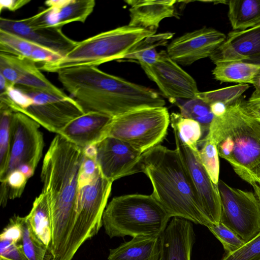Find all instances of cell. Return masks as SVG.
<instances>
[{"instance_id": "cell-4", "label": "cell", "mask_w": 260, "mask_h": 260, "mask_svg": "<svg viewBox=\"0 0 260 260\" xmlns=\"http://www.w3.org/2000/svg\"><path fill=\"white\" fill-rule=\"evenodd\" d=\"M241 98L214 117L206 135L215 143L219 156L252 186L260 176V120L249 115Z\"/></svg>"}, {"instance_id": "cell-20", "label": "cell", "mask_w": 260, "mask_h": 260, "mask_svg": "<svg viewBox=\"0 0 260 260\" xmlns=\"http://www.w3.org/2000/svg\"><path fill=\"white\" fill-rule=\"evenodd\" d=\"M130 6L128 25L154 33L164 19L175 16L174 0H127Z\"/></svg>"}, {"instance_id": "cell-6", "label": "cell", "mask_w": 260, "mask_h": 260, "mask_svg": "<svg viewBox=\"0 0 260 260\" xmlns=\"http://www.w3.org/2000/svg\"><path fill=\"white\" fill-rule=\"evenodd\" d=\"M155 33L128 25L102 32L83 41L60 59L43 63L40 69L58 71L79 67H95L114 60L123 59L134 46Z\"/></svg>"}, {"instance_id": "cell-44", "label": "cell", "mask_w": 260, "mask_h": 260, "mask_svg": "<svg viewBox=\"0 0 260 260\" xmlns=\"http://www.w3.org/2000/svg\"><path fill=\"white\" fill-rule=\"evenodd\" d=\"M22 172L28 179L31 177L35 173L34 170L30 166L27 164L21 165L18 169Z\"/></svg>"}, {"instance_id": "cell-49", "label": "cell", "mask_w": 260, "mask_h": 260, "mask_svg": "<svg viewBox=\"0 0 260 260\" xmlns=\"http://www.w3.org/2000/svg\"><path fill=\"white\" fill-rule=\"evenodd\" d=\"M258 178L260 179V176H259V177L258 178H256V179H258ZM256 179H255V180H256Z\"/></svg>"}, {"instance_id": "cell-32", "label": "cell", "mask_w": 260, "mask_h": 260, "mask_svg": "<svg viewBox=\"0 0 260 260\" xmlns=\"http://www.w3.org/2000/svg\"><path fill=\"white\" fill-rule=\"evenodd\" d=\"M170 101L176 104L183 117L197 121L202 126L203 133H208L214 117L208 103L197 96L182 102H179L176 99Z\"/></svg>"}, {"instance_id": "cell-9", "label": "cell", "mask_w": 260, "mask_h": 260, "mask_svg": "<svg viewBox=\"0 0 260 260\" xmlns=\"http://www.w3.org/2000/svg\"><path fill=\"white\" fill-rule=\"evenodd\" d=\"M218 188L220 222L247 242L260 232V205L255 194L232 187L220 179Z\"/></svg>"}, {"instance_id": "cell-18", "label": "cell", "mask_w": 260, "mask_h": 260, "mask_svg": "<svg viewBox=\"0 0 260 260\" xmlns=\"http://www.w3.org/2000/svg\"><path fill=\"white\" fill-rule=\"evenodd\" d=\"M159 240L158 260H191L195 235L190 221L173 217L160 236Z\"/></svg>"}, {"instance_id": "cell-45", "label": "cell", "mask_w": 260, "mask_h": 260, "mask_svg": "<svg viewBox=\"0 0 260 260\" xmlns=\"http://www.w3.org/2000/svg\"><path fill=\"white\" fill-rule=\"evenodd\" d=\"M15 86L10 83L2 75L0 74V95L4 94L8 88Z\"/></svg>"}, {"instance_id": "cell-10", "label": "cell", "mask_w": 260, "mask_h": 260, "mask_svg": "<svg viewBox=\"0 0 260 260\" xmlns=\"http://www.w3.org/2000/svg\"><path fill=\"white\" fill-rule=\"evenodd\" d=\"M31 99L22 113L51 132L59 134L71 121L85 112L73 98L60 96L25 86L16 85Z\"/></svg>"}, {"instance_id": "cell-12", "label": "cell", "mask_w": 260, "mask_h": 260, "mask_svg": "<svg viewBox=\"0 0 260 260\" xmlns=\"http://www.w3.org/2000/svg\"><path fill=\"white\" fill-rule=\"evenodd\" d=\"M40 126L26 115L14 112L11 121V148L7 177L10 173L23 164L28 165L36 170L44 146Z\"/></svg>"}, {"instance_id": "cell-48", "label": "cell", "mask_w": 260, "mask_h": 260, "mask_svg": "<svg viewBox=\"0 0 260 260\" xmlns=\"http://www.w3.org/2000/svg\"><path fill=\"white\" fill-rule=\"evenodd\" d=\"M256 183L260 184V179L258 178L255 180Z\"/></svg>"}, {"instance_id": "cell-34", "label": "cell", "mask_w": 260, "mask_h": 260, "mask_svg": "<svg viewBox=\"0 0 260 260\" xmlns=\"http://www.w3.org/2000/svg\"><path fill=\"white\" fill-rule=\"evenodd\" d=\"M38 45L13 34L0 30V52L30 59Z\"/></svg>"}, {"instance_id": "cell-7", "label": "cell", "mask_w": 260, "mask_h": 260, "mask_svg": "<svg viewBox=\"0 0 260 260\" xmlns=\"http://www.w3.org/2000/svg\"><path fill=\"white\" fill-rule=\"evenodd\" d=\"M170 123V115L165 107L139 109L112 117L101 141L114 138L143 153L162 142Z\"/></svg>"}, {"instance_id": "cell-24", "label": "cell", "mask_w": 260, "mask_h": 260, "mask_svg": "<svg viewBox=\"0 0 260 260\" xmlns=\"http://www.w3.org/2000/svg\"><path fill=\"white\" fill-rule=\"evenodd\" d=\"M25 217L35 234L52 252L50 211L44 192L42 191L36 198L31 210Z\"/></svg>"}, {"instance_id": "cell-13", "label": "cell", "mask_w": 260, "mask_h": 260, "mask_svg": "<svg viewBox=\"0 0 260 260\" xmlns=\"http://www.w3.org/2000/svg\"><path fill=\"white\" fill-rule=\"evenodd\" d=\"M141 67L164 96L170 100L194 99L200 92L194 79L173 60L165 50L159 52L154 63Z\"/></svg>"}, {"instance_id": "cell-17", "label": "cell", "mask_w": 260, "mask_h": 260, "mask_svg": "<svg viewBox=\"0 0 260 260\" xmlns=\"http://www.w3.org/2000/svg\"><path fill=\"white\" fill-rule=\"evenodd\" d=\"M210 58L214 64L240 61L260 68V24L244 30L230 31Z\"/></svg>"}, {"instance_id": "cell-41", "label": "cell", "mask_w": 260, "mask_h": 260, "mask_svg": "<svg viewBox=\"0 0 260 260\" xmlns=\"http://www.w3.org/2000/svg\"><path fill=\"white\" fill-rule=\"evenodd\" d=\"M210 105L211 112L214 117H218L223 115L227 109V106L220 102L213 103Z\"/></svg>"}, {"instance_id": "cell-29", "label": "cell", "mask_w": 260, "mask_h": 260, "mask_svg": "<svg viewBox=\"0 0 260 260\" xmlns=\"http://www.w3.org/2000/svg\"><path fill=\"white\" fill-rule=\"evenodd\" d=\"M14 112L6 104L0 102V181L6 186L11 148V121Z\"/></svg>"}, {"instance_id": "cell-8", "label": "cell", "mask_w": 260, "mask_h": 260, "mask_svg": "<svg viewBox=\"0 0 260 260\" xmlns=\"http://www.w3.org/2000/svg\"><path fill=\"white\" fill-rule=\"evenodd\" d=\"M112 183L100 170L91 181L78 185L75 221L63 260H72L81 245L98 233Z\"/></svg>"}, {"instance_id": "cell-1", "label": "cell", "mask_w": 260, "mask_h": 260, "mask_svg": "<svg viewBox=\"0 0 260 260\" xmlns=\"http://www.w3.org/2000/svg\"><path fill=\"white\" fill-rule=\"evenodd\" d=\"M83 157V148L57 134L43 160L42 191L50 208L53 260H63L74 225L78 179Z\"/></svg>"}, {"instance_id": "cell-5", "label": "cell", "mask_w": 260, "mask_h": 260, "mask_svg": "<svg viewBox=\"0 0 260 260\" xmlns=\"http://www.w3.org/2000/svg\"><path fill=\"white\" fill-rule=\"evenodd\" d=\"M171 218L151 194H131L113 198L106 206L102 222L111 238L159 237Z\"/></svg>"}, {"instance_id": "cell-23", "label": "cell", "mask_w": 260, "mask_h": 260, "mask_svg": "<svg viewBox=\"0 0 260 260\" xmlns=\"http://www.w3.org/2000/svg\"><path fill=\"white\" fill-rule=\"evenodd\" d=\"M36 63L27 58L17 56L13 57L12 64L16 78V85L25 86L60 96H68L46 78Z\"/></svg>"}, {"instance_id": "cell-25", "label": "cell", "mask_w": 260, "mask_h": 260, "mask_svg": "<svg viewBox=\"0 0 260 260\" xmlns=\"http://www.w3.org/2000/svg\"><path fill=\"white\" fill-rule=\"evenodd\" d=\"M228 5L233 30H244L260 24V0H231Z\"/></svg>"}, {"instance_id": "cell-28", "label": "cell", "mask_w": 260, "mask_h": 260, "mask_svg": "<svg viewBox=\"0 0 260 260\" xmlns=\"http://www.w3.org/2000/svg\"><path fill=\"white\" fill-rule=\"evenodd\" d=\"M173 35L172 32H162L148 36L136 44L123 59L136 60L140 66L151 64L159 56L156 48L165 45Z\"/></svg>"}, {"instance_id": "cell-42", "label": "cell", "mask_w": 260, "mask_h": 260, "mask_svg": "<svg viewBox=\"0 0 260 260\" xmlns=\"http://www.w3.org/2000/svg\"><path fill=\"white\" fill-rule=\"evenodd\" d=\"M252 84L254 87V90L249 99H260V69L254 77Z\"/></svg>"}, {"instance_id": "cell-22", "label": "cell", "mask_w": 260, "mask_h": 260, "mask_svg": "<svg viewBox=\"0 0 260 260\" xmlns=\"http://www.w3.org/2000/svg\"><path fill=\"white\" fill-rule=\"evenodd\" d=\"M159 255V237L137 236L110 249L108 259L158 260Z\"/></svg>"}, {"instance_id": "cell-15", "label": "cell", "mask_w": 260, "mask_h": 260, "mask_svg": "<svg viewBox=\"0 0 260 260\" xmlns=\"http://www.w3.org/2000/svg\"><path fill=\"white\" fill-rule=\"evenodd\" d=\"M226 38L214 28L204 27L174 39L168 45L166 51L177 64L188 66L199 59L210 58Z\"/></svg>"}, {"instance_id": "cell-11", "label": "cell", "mask_w": 260, "mask_h": 260, "mask_svg": "<svg viewBox=\"0 0 260 260\" xmlns=\"http://www.w3.org/2000/svg\"><path fill=\"white\" fill-rule=\"evenodd\" d=\"M173 129L175 149L179 153L202 213L209 224L218 223L220 222L221 213L218 184L212 181L203 166L199 152L192 151L183 142L177 131Z\"/></svg>"}, {"instance_id": "cell-47", "label": "cell", "mask_w": 260, "mask_h": 260, "mask_svg": "<svg viewBox=\"0 0 260 260\" xmlns=\"http://www.w3.org/2000/svg\"><path fill=\"white\" fill-rule=\"evenodd\" d=\"M254 191V194L259 202L260 205V184L255 183L252 186Z\"/></svg>"}, {"instance_id": "cell-36", "label": "cell", "mask_w": 260, "mask_h": 260, "mask_svg": "<svg viewBox=\"0 0 260 260\" xmlns=\"http://www.w3.org/2000/svg\"><path fill=\"white\" fill-rule=\"evenodd\" d=\"M206 227L221 242L228 253L237 250L245 243L234 231L220 222L210 224Z\"/></svg>"}, {"instance_id": "cell-2", "label": "cell", "mask_w": 260, "mask_h": 260, "mask_svg": "<svg viewBox=\"0 0 260 260\" xmlns=\"http://www.w3.org/2000/svg\"><path fill=\"white\" fill-rule=\"evenodd\" d=\"M58 79L84 112L111 117L139 109L165 107L166 102L153 89L103 72L95 67L61 70Z\"/></svg>"}, {"instance_id": "cell-3", "label": "cell", "mask_w": 260, "mask_h": 260, "mask_svg": "<svg viewBox=\"0 0 260 260\" xmlns=\"http://www.w3.org/2000/svg\"><path fill=\"white\" fill-rule=\"evenodd\" d=\"M139 171L149 179L151 194L171 217H180L207 226L194 190L178 151L160 144L142 154Z\"/></svg>"}, {"instance_id": "cell-35", "label": "cell", "mask_w": 260, "mask_h": 260, "mask_svg": "<svg viewBox=\"0 0 260 260\" xmlns=\"http://www.w3.org/2000/svg\"><path fill=\"white\" fill-rule=\"evenodd\" d=\"M249 88L248 84H238L214 90L199 92L197 96L209 105L220 102L228 107L240 100L242 94Z\"/></svg>"}, {"instance_id": "cell-33", "label": "cell", "mask_w": 260, "mask_h": 260, "mask_svg": "<svg viewBox=\"0 0 260 260\" xmlns=\"http://www.w3.org/2000/svg\"><path fill=\"white\" fill-rule=\"evenodd\" d=\"M199 157L212 181L218 184L219 175V154L217 146L210 137L206 135L198 144Z\"/></svg>"}, {"instance_id": "cell-40", "label": "cell", "mask_w": 260, "mask_h": 260, "mask_svg": "<svg viewBox=\"0 0 260 260\" xmlns=\"http://www.w3.org/2000/svg\"><path fill=\"white\" fill-rule=\"evenodd\" d=\"M30 2V0H1L0 1L1 12L3 9L15 11Z\"/></svg>"}, {"instance_id": "cell-46", "label": "cell", "mask_w": 260, "mask_h": 260, "mask_svg": "<svg viewBox=\"0 0 260 260\" xmlns=\"http://www.w3.org/2000/svg\"><path fill=\"white\" fill-rule=\"evenodd\" d=\"M68 0H50L47 1L45 4L48 7H58L63 6L67 3Z\"/></svg>"}, {"instance_id": "cell-37", "label": "cell", "mask_w": 260, "mask_h": 260, "mask_svg": "<svg viewBox=\"0 0 260 260\" xmlns=\"http://www.w3.org/2000/svg\"><path fill=\"white\" fill-rule=\"evenodd\" d=\"M221 260H260V232L237 250L226 253Z\"/></svg>"}, {"instance_id": "cell-19", "label": "cell", "mask_w": 260, "mask_h": 260, "mask_svg": "<svg viewBox=\"0 0 260 260\" xmlns=\"http://www.w3.org/2000/svg\"><path fill=\"white\" fill-rule=\"evenodd\" d=\"M112 118L99 112H87L69 122L59 135L82 148L96 144Z\"/></svg>"}, {"instance_id": "cell-43", "label": "cell", "mask_w": 260, "mask_h": 260, "mask_svg": "<svg viewBox=\"0 0 260 260\" xmlns=\"http://www.w3.org/2000/svg\"><path fill=\"white\" fill-rule=\"evenodd\" d=\"M84 156L96 160L97 155L96 144H90L83 148Z\"/></svg>"}, {"instance_id": "cell-39", "label": "cell", "mask_w": 260, "mask_h": 260, "mask_svg": "<svg viewBox=\"0 0 260 260\" xmlns=\"http://www.w3.org/2000/svg\"><path fill=\"white\" fill-rule=\"evenodd\" d=\"M242 106L246 112L251 116L260 120V99L244 101Z\"/></svg>"}, {"instance_id": "cell-21", "label": "cell", "mask_w": 260, "mask_h": 260, "mask_svg": "<svg viewBox=\"0 0 260 260\" xmlns=\"http://www.w3.org/2000/svg\"><path fill=\"white\" fill-rule=\"evenodd\" d=\"M94 0H68L58 7H48L31 16L33 23L40 26L62 27L73 22H85L93 12Z\"/></svg>"}, {"instance_id": "cell-26", "label": "cell", "mask_w": 260, "mask_h": 260, "mask_svg": "<svg viewBox=\"0 0 260 260\" xmlns=\"http://www.w3.org/2000/svg\"><path fill=\"white\" fill-rule=\"evenodd\" d=\"M212 71L215 79L222 82L252 84L259 67L240 61H224L215 63Z\"/></svg>"}, {"instance_id": "cell-27", "label": "cell", "mask_w": 260, "mask_h": 260, "mask_svg": "<svg viewBox=\"0 0 260 260\" xmlns=\"http://www.w3.org/2000/svg\"><path fill=\"white\" fill-rule=\"evenodd\" d=\"M20 216L14 215L0 235V260H28L22 249Z\"/></svg>"}, {"instance_id": "cell-14", "label": "cell", "mask_w": 260, "mask_h": 260, "mask_svg": "<svg viewBox=\"0 0 260 260\" xmlns=\"http://www.w3.org/2000/svg\"><path fill=\"white\" fill-rule=\"evenodd\" d=\"M96 161L102 175L113 182L139 173L142 153L120 140L107 137L96 144Z\"/></svg>"}, {"instance_id": "cell-30", "label": "cell", "mask_w": 260, "mask_h": 260, "mask_svg": "<svg viewBox=\"0 0 260 260\" xmlns=\"http://www.w3.org/2000/svg\"><path fill=\"white\" fill-rule=\"evenodd\" d=\"M22 228L21 245L28 260H53L52 251L34 233L26 217L20 218Z\"/></svg>"}, {"instance_id": "cell-31", "label": "cell", "mask_w": 260, "mask_h": 260, "mask_svg": "<svg viewBox=\"0 0 260 260\" xmlns=\"http://www.w3.org/2000/svg\"><path fill=\"white\" fill-rule=\"evenodd\" d=\"M170 124L183 142L194 152H198V144L203 139L204 134L199 123L184 117L180 113L173 112L170 114Z\"/></svg>"}, {"instance_id": "cell-16", "label": "cell", "mask_w": 260, "mask_h": 260, "mask_svg": "<svg viewBox=\"0 0 260 260\" xmlns=\"http://www.w3.org/2000/svg\"><path fill=\"white\" fill-rule=\"evenodd\" d=\"M61 28L38 26L32 22L30 17L20 20L0 18V30L18 36L62 57L78 42L67 36Z\"/></svg>"}, {"instance_id": "cell-38", "label": "cell", "mask_w": 260, "mask_h": 260, "mask_svg": "<svg viewBox=\"0 0 260 260\" xmlns=\"http://www.w3.org/2000/svg\"><path fill=\"white\" fill-rule=\"evenodd\" d=\"M28 179L18 169L13 171L8 175L6 184L9 188L10 200H14L21 196Z\"/></svg>"}]
</instances>
